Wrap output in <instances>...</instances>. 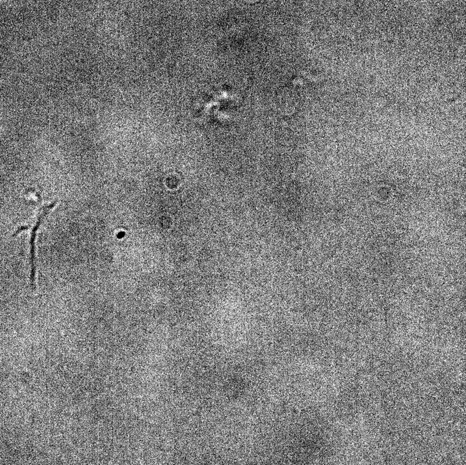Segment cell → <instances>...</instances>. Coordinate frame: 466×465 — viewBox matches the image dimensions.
<instances>
[{
    "label": "cell",
    "mask_w": 466,
    "mask_h": 465,
    "mask_svg": "<svg viewBox=\"0 0 466 465\" xmlns=\"http://www.w3.org/2000/svg\"><path fill=\"white\" fill-rule=\"evenodd\" d=\"M57 201H54L53 203L46 206H44L39 211L38 217L36 223L34 227L31 228V237H30V265H31V274H30V282L31 288L33 290L36 288L35 284V280H36V239L37 232L39 228L42 225L43 222L45 221V218L49 215L50 212L52 210L53 208L56 205Z\"/></svg>",
    "instance_id": "obj_1"
}]
</instances>
